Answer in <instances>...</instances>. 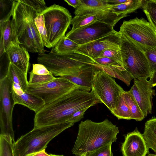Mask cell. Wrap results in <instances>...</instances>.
Here are the masks:
<instances>
[{
	"instance_id": "5b68a950",
	"label": "cell",
	"mask_w": 156,
	"mask_h": 156,
	"mask_svg": "<svg viewBox=\"0 0 156 156\" xmlns=\"http://www.w3.org/2000/svg\"><path fill=\"white\" fill-rule=\"evenodd\" d=\"M38 63L44 65L53 75L60 77L72 75L97 64L90 57L75 51L63 54L51 51L48 54H39Z\"/></svg>"
},
{
	"instance_id": "8d00e7d4",
	"label": "cell",
	"mask_w": 156,
	"mask_h": 156,
	"mask_svg": "<svg viewBox=\"0 0 156 156\" xmlns=\"http://www.w3.org/2000/svg\"><path fill=\"white\" fill-rule=\"evenodd\" d=\"M33 73L35 74L45 75L52 74L44 65L40 64H33Z\"/></svg>"
},
{
	"instance_id": "836d02e7",
	"label": "cell",
	"mask_w": 156,
	"mask_h": 156,
	"mask_svg": "<svg viewBox=\"0 0 156 156\" xmlns=\"http://www.w3.org/2000/svg\"><path fill=\"white\" fill-rule=\"evenodd\" d=\"M101 57L109 58L123 64L119 50L114 49L105 50L101 53L99 57Z\"/></svg>"
},
{
	"instance_id": "b9f144b4",
	"label": "cell",
	"mask_w": 156,
	"mask_h": 156,
	"mask_svg": "<svg viewBox=\"0 0 156 156\" xmlns=\"http://www.w3.org/2000/svg\"><path fill=\"white\" fill-rule=\"evenodd\" d=\"M30 156H64L63 155L48 154L45 151V149L41 151Z\"/></svg>"
},
{
	"instance_id": "603a6c76",
	"label": "cell",
	"mask_w": 156,
	"mask_h": 156,
	"mask_svg": "<svg viewBox=\"0 0 156 156\" xmlns=\"http://www.w3.org/2000/svg\"><path fill=\"white\" fill-rule=\"evenodd\" d=\"M6 76L12 83L19 85L23 91L26 92L28 88V81L27 75L20 69L10 62H9Z\"/></svg>"
},
{
	"instance_id": "d4e9b609",
	"label": "cell",
	"mask_w": 156,
	"mask_h": 156,
	"mask_svg": "<svg viewBox=\"0 0 156 156\" xmlns=\"http://www.w3.org/2000/svg\"><path fill=\"white\" fill-rule=\"evenodd\" d=\"M142 0H127L123 4L112 6L111 11L118 16L128 15L141 7Z\"/></svg>"
},
{
	"instance_id": "d6a6232c",
	"label": "cell",
	"mask_w": 156,
	"mask_h": 156,
	"mask_svg": "<svg viewBox=\"0 0 156 156\" xmlns=\"http://www.w3.org/2000/svg\"><path fill=\"white\" fill-rule=\"evenodd\" d=\"M112 144L103 146L93 151L87 153L85 156H113L112 151Z\"/></svg>"
},
{
	"instance_id": "8fae6325",
	"label": "cell",
	"mask_w": 156,
	"mask_h": 156,
	"mask_svg": "<svg viewBox=\"0 0 156 156\" xmlns=\"http://www.w3.org/2000/svg\"><path fill=\"white\" fill-rule=\"evenodd\" d=\"M78 89L77 86L70 81L59 77L42 85L28 87L26 92L41 98L45 102V105Z\"/></svg>"
},
{
	"instance_id": "4fadbf2b",
	"label": "cell",
	"mask_w": 156,
	"mask_h": 156,
	"mask_svg": "<svg viewBox=\"0 0 156 156\" xmlns=\"http://www.w3.org/2000/svg\"><path fill=\"white\" fill-rule=\"evenodd\" d=\"M121 35L119 31L115 30L99 39L80 46L74 51L87 56L94 60L99 57L105 50H119Z\"/></svg>"
},
{
	"instance_id": "ab89813d",
	"label": "cell",
	"mask_w": 156,
	"mask_h": 156,
	"mask_svg": "<svg viewBox=\"0 0 156 156\" xmlns=\"http://www.w3.org/2000/svg\"><path fill=\"white\" fill-rule=\"evenodd\" d=\"M64 1L75 9L79 6L81 3L80 0H65Z\"/></svg>"
},
{
	"instance_id": "f35d334b",
	"label": "cell",
	"mask_w": 156,
	"mask_h": 156,
	"mask_svg": "<svg viewBox=\"0 0 156 156\" xmlns=\"http://www.w3.org/2000/svg\"><path fill=\"white\" fill-rule=\"evenodd\" d=\"M12 89L16 94L18 95H22L24 92L19 85L14 83H12Z\"/></svg>"
},
{
	"instance_id": "e575fe53",
	"label": "cell",
	"mask_w": 156,
	"mask_h": 156,
	"mask_svg": "<svg viewBox=\"0 0 156 156\" xmlns=\"http://www.w3.org/2000/svg\"><path fill=\"white\" fill-rule=\"evenodd\" d=\"M144 52L148 61L151 75L156 71V48L147 50Z\"/></svg>"
},
{
	"instance_id": "277c9868",
	"label": "cell",
	"mask_w": 156,
	"mask_h": 156,
	"mask_svg": "<svg viewBox=\"0 0 156 156\" xmlns=\"http://www.w3.org/2000/svg\"><path fill=\"white\" fill-rule=\"evenodd\" d=\"M74 124L66 122L34 127L14 142L15 156H30L45 149L51 140Z\"/></svg>"
},
{
	"instance_id": "ac0fdd59",
	"label": "cell",
	"mask_w": 156,
	"mask_h": 156,
	"mask_svg": "<svg viewBox=\"0 0 156 156\" xmlns=\"http://www.w3.org/2000/svg\"><path fill=\"white\" fill-rule=\"evenodd\" d=\"M9 62L27 74L30 65V55L23 46L12 41L6 52Z\"/></svg>"
},
{
	"instance_id": "74e56055",
	"label": "cell",
	"mask_w": 156,
	"mask_h": 156,
	"mask_svg": "<svg viewBox=\"0 0 156 156\" xmlns=\"http://www.w3.org/2000/svg\"><path fill=\"white\" fill-rule=\"evenodd\" d=\"M89 108H83L76 112L70 117L67 122L75 123L80 121L84 117L85 112Z\"/></svg>"
},
{
	"instance_id": "e0dca14e",
	"label": "cell",
	"mask_w": 156,
	"mask_h": 156,
	"mask_svg": "<svg viewBox=\"0 0 156 156\" xmlns=\"http://www.w3.org/2000/svg\"><path fill=\"white\" fill-rule=\"evenodd\" d=\"M127 16H118L111 11L97 15L75 16L71 21L72 28L70 31L83 27L97 21H101L115 26L119 20Z\"/></svg>"
},
{
	"instance_id": "30bf717a",
	"label": "cell",
	"mask_w": 156,
	"mask_h": 156,
	"mask_svg": "<svg viewBox=\"0 0 156 156\" xmlns=\"http://www.w3.org/2000/svg\"><path fill=\"white\" fill-rule=\"evenodd\" d=\"M12 85L6 76L0 80V135L9 136L15 142L12 122L15 104L12 94Z\"/></svg>"
},
{
	"instance_id": "7402d4cb",
	"label": "cell",
	"mask_w": 156,
	"mask_h": 156,
	"mask_svg": "<svg viewBox=\"0 0 156 156\" xmlns=\"http://www.w3.org/2000/svg\"><path fill=\"white\" fill-rule=\"evenodd\" d=\"M0 56L6 52L11 41H12V30L10 18L0 20Z\"/></svg>"
},
{
	"instance_id": "ffe728a7",
	"label": "cell",
	"mask_w": 156,
	"mask_h": 156,
	"mask_svg": "<svg viewBox=\"0 0 156 156\" xmlns=\"http://www.w3.org/2000/svg\"><path fill=\"white\" fill-rule=\"evenodd\" d=\"M98 68L93 66L77 72L72 75L60 76L70 81L76 86L78 90L90 92L92 89L94 73Z\"/></svg>"
},
{
	"instance_id": "6da1fadb",
	"label": "cell",
	"mask_w": 156,
	"mask_h": 156,
	"mask_svg": "<svg viewBox=\"0 0 156 156\" xmlns=\"http://www.w3.org/2000/svg\"><path fill=\"white\" fill-rule=\"evenodd\" d=\"M101 103L91 91L75 89L47 105L36 113L34 127L62 123L78 110Z\"/></svg>"
},
{
	"instance_id": "83f0119b",
	"label": "cell",
	"mask_w": 156,
	"mask_h": 156,
	"mask_svg": "<svg viewBox=\"0 0 156 156\" xmlns=\"http://www.w3.org/2000/svg\"><path fill=\"white\" fill-rule=\"evenodd\" d=\"M14 142L9 136L0 135V156H15Z\"/></svg>"
},
{
	"instance_id": "ba28073f",
	"label": "cell",
	"mask_w": 156,
	"mask_h": 156,
	"mask_svg": "<svg viewBox=\"0 0 156 156\" xmlns=\"http://www.w3.org/2000/svg\"><path fill=\"white\" fill-rule=\"evenodd\" d=\"M124 91L113 77L98 68L95 71L91 92L111 112L117 106L120 96Z\"/></svg>"
},
{
	"instance_id": "ee69618b",
	"label": "cell",
	"mask_w": 156,
	"mask_h": 156,
	"mask_svg": "<svg viewBox=\"0 0 156 156\" xmlns=\"http://www.w3.org/2000/svg\"><path fill=\"white\" fill-rule=\"evenodd\" d=\"M146 156H156V154H149Z\"/></svg>"
},
{
	"instance_id": "f546056e",
	"label": "cell",
	"mask_w": 156,
	"mask_h": 156,
	"mask_svg": "<svg viewBox=\"0 0 156 156\" xmlns=\"http://www.w3.org/2000/svg\"><path fill=\"white\" fill-rule=\"evenodd\" d=\"M141 7L149 22L156 29V2L142 0Z\"/></svg>"
},
{
	"instance_id": "5bb4252c",
	"label": "cell",
	"mask_w": 156,
	"mask_h": 156,
	"mask_svg": "<svg viewBox=\"0 0 156 156\" xmlns=\"http://www.w3.org/2000/svg\"><path fill=\"white\" fill-rule=\"evenodd\" d=\"M136 102L145 117L151 114L152 98L155 95L150 81L145 78L134 79V84L128 91Z\"/></svg>"
},
{
	"instance_id": "9c48e42d",
	"label": "cell",
	"mask_w": 156,
	"mask_h": 156,
	"mask_svg": "<svg viewBox=\"0 0 156 156\" xmlns=\"http://www.w3.org/2000/svg\"><path fill=\"white\" fill-rule=\"evenodd\" d=\"M40 14L44 16L49 41L54 47L65 35L71 24L72 16L67 9L55 4L48 7Z\"/></svg>"
},
{
	"instance_id": "f6af8a7d",
	"label": "cell",
	"mask_w": 156,
	"mask_h": 156,
	"mask_svg": "<svg viewBox=\"0 0 156 156\" xmlns=\"http://www.w3.org/2000/svg\"><path fill=\"white\" fill-rule=\"evenodd\" d=\"M80 156H85V155L84 154V155H82Z\"/></svg>"
},
{
	"instance_id": "bcb514c9",
	"label": "cell",
	"mask_w": 156,
	"mask_h": 156,
	"mask_svg": "<svg viewBox=\"0 0 156 156\" xmlns=\"http://www.w3.org/2000/svg\"><path fill=\"white\" fill-rule=\"evenodd\" d=\"M155 2H156V0H153Z\"/></svg>"
},
{
	"instance_id": "7bdbcfd3",
	"label": "cell",
	"mask_w": 156,
	"mask_h": 156,
	"mask_svg": "<svg viewBox=\"0 0 156 156\" xmlns=\"http://www.w3.org/2000/svg\"><path fill=\"white\" fill-rule=\"evenodd\" d=\"M149 80L151 82L152 87L156 86V71L152 74Z\"/></svg>"
},
{
	"instance_id": "4316f807",
	"label": "cell",
	"mask_w": 156,
	"mask_h": 156,
	"mask_svg": "<svg viewBox=\"0 0 156 156\" xmlns=\"http://www.w3.org/2000/svg\"><path fill=\"white\" fill-rule=\"evenodd\" d=\"M80 45L66 38L65 35L58 41L52 50L57 53L63 54L74 51Z\"/></svg>"
},
{
	"instance_id": "9a60e30c",
	"label": "cell",
	"mask_w": 156,
	"mask_h": 156,
	"mask_svg": "<svg viewBox=\"0 0 156 156\" xmlns=\"http://www.w3.org/2000/svg\"><path fill=\"white\" fill-rule=\"evenodd\" d=\"M121 151L122 156H146L149 153L143 134L137 128L125 136Z\"/></svg>"
},
{
	"instance_id": "d6986e66",
	"label": "cell",
	"mask_w": 156,
	"mask_h": 156,
	"mask_svg": "<svg viewBox=\"0 0 156 156\" xmlns=\"http://www.w3.org/2000/svg\"><path fill=\"white\" fill-rule=\"evenodd\" d=\"M81 3L75 9V16L97 15L111 11L112 6L107 0H80Z\"/></svg>"
},
{
	"instance_id": "1f68e13d",
	"label": "cell",
	"mask_w": 156,
	"mask_h": 156,
	"mask_svg": "<svg viewBox=\"0 0 156 156\" xmlns=\"http://www.w3.org/2000/svg\"><path fill=\"white\" fill-rule=\"evenodd\" d=\"M28 87L41 85L54 80L56 77L53 74L41 75L35 74L31 71L29 73Z\"/></svg>"
},
{
	"instance_id": "8992f818",
	"label": "cell",
	"mask_w": 156,
	"mask_h": 156,
	"mask_svg": "<svg viewBox=\"0 0 156 156\" xmlns=\"http://www.w3.org/2000/svg\"><path fill=\"white\" fill-rule=\"evenodd\" d=\"M120 33L119 50L125 68L134 79L150 78L151 72L144 52L129 38Z\"/></svg>"
},
{
	"instance_id": "7c38bea8",
	"label": "cell",
	"mask_w": 156,
	"mask_h": 156,
	"mask_svg": "<svg viewBox=\"0 0 156 156\" xmlns=\"http://www.w3.org/2000/svg\"><path fill=\"white\" fill-rule=\"evenodd\" d=\"M114 27L101 21H97L73 31H70L66 37L80 46L110 34L115 31Z\"/></svg>"
},
{
	"instance_id": "cb8c5ba5",
	"label": "cell",
	"mask_w": 156,
	"mask_h": 156,
	"mask_svg": "<svg viewBox=\"0 0 156 156\" xmlns=\"http://www.w3.org/2000/svg\"><path fill=\"white\" fill-rule=\"evenodd\" d=\"M143 135L148 148L156 154V117H153L146 122Z\"/></svg>"
},
{
	"instance_id": "2e32d148",
	"label": "cell",
	"mask_w": 156,
	"mask_h": 156,
	"mask_svg": "<svg viewBox=\"0 0 156 156\" xmlns=\"http://www.w3.org/2000/svg\"><path fill=\"white\" fill-rule=\"evenodd\" d=\"M93 60L99 69L112 77L120 80L126 85L131 81L132 76L123 64L106 57H98Z\"/></svg>"
},
{
	"instance_id": "60d3db41",
	"label": "cell",
	"mask_w": 156,
	"mask_h": 156,
	"mask_svg": "<svg viewBox=\"0 0 156 156\" xmlns=\"http://www.w3.org/2000/svg\"><path fill=\"white\" fill-rule=\"evenodd\" d=\"M127 0H107L108 3L112 6L118 5L127 2Z\"/></svg>"
},
{
	"instance_id": "3957f363",
	"label": "cell",
	"mask_w": 156,
	"mask_h": 156,
	"mask_svg": "<svg viewBox=\"0 0 156 156\" xmlns=\"http://www.w3.org/2000/svg\"><path fill=\"white\" fill-rule=\"evenodd\" d=\"M119 132L118 128L107 119L101 122L82 121L72 153L80 156L112 144L116 141Z\"/></svg>"
},
{
	"instance_id": "4dcf8cb0",
	"label": "cell",
	"mask_w": 156,
	"mask_h": 156,
	"mask_svg": "<svg viewBox=\"0 0 156 156\" xmlns=\"http://www.w3.org/2000/svg\"><path fill=\"white\" fill-rule=\"evenodd\" d=\"M35 23L44 47L49 48L52 47L49 41L43 15L41 14H38L35 19Z\"/></svg>"
},
{
	"instance_id": "f1b7e54d",
	"label": "cell",
	"mask_w": 156,
	"mask_h": 156,
	"mask_svg": "<svg viewBox=\"0 0 156 156\" xmlns=\"http://www.w3.org/2000/svg\"><path fill=\"white\" fill-rule=\"evenodd\" d=\"M124 92L121 95L117 106L111 112L119 119L130 120L131 119V115L124 99Z\"/></svg>"
},
{
	"instance_id": "44dd1931",
	"label": "cell",
	"mask_w": 156,
	"mask_h": 156,
	"mask_svg": "<svg viewBox=\"0 0 156 156\" xmlns=\"http://www.w3.org/2000/svg\"><path fill=\"white\" fill-rule=\"evenodd\" d=\"M12 94L14 104L26 106L35 113L42 109L45 106L44 101L40 98L27 92H24L21 95L16 94L12 90Z\"/></svg>"
},
{
	"instance_id": "484cf974",
	"label": "cell",
	"mask_w": 156,
	"mask_h": 156,
	"mask_svg": "<svg viewBox=\"0 0 156 156\" xmlns=\"http://www.w3.org/2000/svg\"><path fill=\"white\" fill-rule=\"evenodd\" d=\"M124 96L129 108L131 119L140 121L145 118L136 101L128 91H125Z\"/></svg>"
},
{
	"instance_id": "d590c367",
	"label": "cell",
	"mask_w": 156,
	"mask_h": 156,
	"mask_svg": "<svg viewBox=\"0 0 156 156\" xmlns=\"http://www.w3.org/2000/svg\"><path fill=\"white\" fill-rule=\"evenodd\" d=\"M26 3L32 7L40 14L48 7L44 1L23 0Z\"/></svg>"
},
{
	"instance_id": "7a4b0ae2",
	"label": "cell",
	"mask_w": 156,
	"mask_h": 156,
	"mask_svg": "<svg viewBox=\"0 0 156 156\" xmlns=\"http://www.w3.org/2000/svg\"><path fill=\"white\" fill-rule=\"evenodd\" d=\"M39 14L23 0H15L11 20L12 41L32 53L45 54L44 46L35 23Z\"/></svg>"
},
{
	"instance_id": "52a82bcc",
	"label": "cell",
	"mask_w": 156,
	"mask_h": 156,
	"mask_svg": "<svg viewBox=\"0 0 156 156\" xmlns=\"http://www.w3.org/2000/svg\"><path fill=\"white\" fill-rule=\"evenodd\" d=\"M119 31L144 52L156 48V29L144 18L124 21Z\"/></svg>"
}]
</instances>
